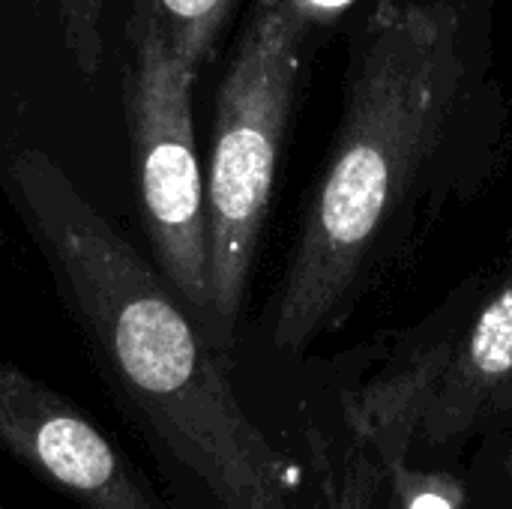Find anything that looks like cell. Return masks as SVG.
<instances>
[{
    "label": "cell",
    "mask_w": 512,
    "mask_h": 509,
    "mask_svg": "<svg viewBox=\"0 0 512 509\" xmlns=\"http://www.w3.org/2000/svg\"><path fill=\"white\" fill-rule=\"evenodd\" d=\"M9 183L129 417L222 509H294L291 465L252 423L216 345L162 273L42 150H21Z\"/></svg>",
    "instance_id": "6da1fadb"
},
{
    "label": "cell",
    "mask_w": 512,
    "mask_h": 509,
    "mask_svg": "<svg viewBox=\"0 0 512 509\" xmlns=\"http://www.w3.org/2000/svg\"><path fill=\"white\" fill-rule=\"evenodd\" d=\"M459 24L444 3H381L270 312V342L300 354L336 330L420 237L429 174L462 99Z\"/></svg>",
    "instance_id": "7a4b0ae2"
},
{
    "label": "cell",
    "mask_w": 512,
    "mask_h": 509,
    "mask_svg": "<svg viewBox=\"0 0 512 509\" xmlns=\"http://www.w3.org/2000/svg\"><path fill=\"white\" fill-rule=\"evenodd\" d=\"M309 33L282 0H252L219 84L204 177L210 240L207 339L231 348L294 117Z\"/></svg>",
    "instance_id": "3957f363"
},
{
    "label": "cell",
    "mask_w": 512,
    "mask_h": 509,
    "mask_svg": "<svg viewBox=\"0 0 512 509\" xmlns=\"http://www.w3.org/2000/svg\"><path fill=\"white\" fill-rule=\"evenodd\" d=\"M126 39L123 105L144 231L156 270L207 336L210 240L204 171L192 126V87L198 75L168 48L147 0H132Z\"/></svg>",
    "instance_id": "277c9868"
},
{
    "label": "cell",
    "mask_w": 512,
    "mask_h": 509,
    "mask_svg": "<svg viewBox=\"0 0 512 509\" xmlns=\"http://www.w3.org/2000/svg\"><path fill=\"white\" fill-rule=\"evenodd\" d=\"M512 405V273L471 315L468 327L423 348L351 399V426L390 471L417 444L468 438L495 411Z\"/></svg>",
    "instance_id": "5b68a950"
},
{
    "label": "cell",
    "mask_w": 512,
    "mask_h": 509,
    "mask_svg": "<svg viewBox=\"0 0 512 509\" xmlns=\"http://www.w3.org/2000/svg\"><path fill=\"white\" fill-rule=\"evenodd\" d=\"M0 450L84 509H171L75 402L0 366Z\"/></svg>",
    "instance_id": "8992f818"
},
{
    "label": "cell",
    "mask_w": 512,
    "mask_h": 509,
    "mask_svg": "<svg viewBox=\"0 0 512 509\" xmlns=\"http://www.w3.org/2000/svg\"><path fill=\"white\" fill-rule=\"evenodd\" d=\"M168 48L195 72L216 57L240 0H147Z\"/></svg>",
    "instance_id": "52a82bcc"
},
{
    "label": "cell",
    "mask_w": 512,
    "mask_h": 509,
    "mask_svg": "<svg viewBox=\"0 0 512 509\" xmlns=\"http://www.w3.org/2000/svg\"><path fill=\"white\" fill-rule=\"evenodd\" d=\"M57 27L66 54L81 75H96L105 57L102 48V18L108 0H54Z\"/></svg>",
    "instance_id": "ba28073f"
},
{
    "label": "cell",
    "mask_w": 512,
    "mask_h": 509,
    "mask_svg": "<svg viewBox=\"0 0 512 509\" xmlns=\"http://www.w3.org/2000/svg\"><path fill=\"white\" fill-rule=\"evenodd\" d=\"M393 483V509H459V492L444 477L414 474L408 465L384 471Z\"/></svg>",
    "instance_id": "9c48e42d"
},
{
    "label": "cell",
    "mask_w": 512,
    "mask_h": 509,
    "mask_svg": "<svg viewBox=\"0 0 512 509\" xmlns=\"http://www.w3.org/2000/svg\"><path fill=\"white\" fill-rule=\"evenodd\" d=\"M282 3L291 12V18L300 21L306 27V33L312 36L315 27L333 24L354 0H282Z\"/></svg>",
    "instance_id": "30bf717a"
},
{
    "label": "cell",
    "mask_w": 512,
    "mask_h": 509,
    "mask_svg": "<svg viewBox=\"0 0 512 509\" xmlns=\"http://www.w3.org/2000/svg\"><path fill=\"white\" fill-rule=\"evenodd\" d=\"M0 509H3V504H0Z\"/></svg>",
    "instance_id": "8fae6325"
}]
</instances>
